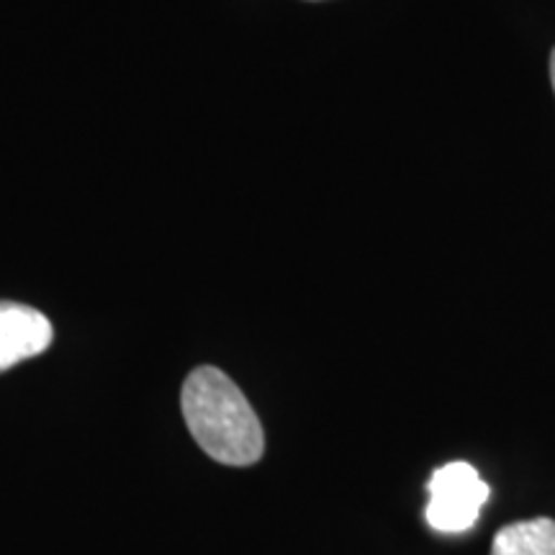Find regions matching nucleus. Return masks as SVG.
<instances>
[{
  "instance_id": "obj_1",
  "label": "nucleus",
  "mask_w": 555,
  "mask_h": 555,
  "mask_svg": "<svg viewBox=\"0 0 555 555\" xmlns=\"http://www.w3.org/2000/svg\"><path fill=\"white\" fill-rule=\"evenodd\" d=\"M185 425L206 455L224 466H253L266 450L262 425L237 384L219 367L201 365L180 393Z\"/></svg>"
},
{
  "instance_id": "obj_3",
  "label": "nucleus",
  "mask_w": 555,
  "mask_h": 555,
  "mask_svg": "<svg viewBox=\"0 0 555 555\" xmlns=\"http://www.w3.org/2000/svg\"><path fill=\"white\" fill-rule=\"evenodd\" d=\"M52 345V324L24 304L0 301V373L37 358Z\"/></svg>"
},
{
  "instance_id": "obj_2",
  "label": "nucleus",
  "mask_w": 555,
  "mask_h": 555,
  "mask_svg": "<svg viewBox=\"0 0 555 555\" xmlns=\"http://www.w3.org/2000/svg\"><path fill=\"white\" fill-rule=\"evenodd\" d=\"M427 494L425 517L429 527L446 535H457L478 522L491 489L470 463L455 461L435 470L427 483Z\"/></svg>"
},
{
  "instance_id": "obj_5",
  "label": "nucleus",
  "mask_w": 555,
  "mask_h": 555,
  "mask_svg": "<svg viewBox=\"0 0 555 555\" xmlns=\"http://www.w3.org/2000/svg\"><path fill=\"white\" fill-rule=\"evenodd\" d=\"M551 82H553V90H555V50L551 54Z\"/></svg>"
},
{
  "instance_id": "obj_4",
  "label": "nucleus",
  "mask_w": 555,
  "mask_h": 555,
  "mask_svg": "<svg viewBox=\"0 0 555 555\" xmlns=\"http://www.w3.org/2000/svg\"><path fill=\"white\" fill-rule=\"evenodd\" d=\"M491 555H555V519L535 517L504 525L494 535Z\"/></svg>"
}]
</instances>
